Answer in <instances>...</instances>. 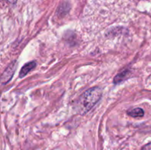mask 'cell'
<instances>
[{"instance_id": "obj_1", "label": "cell", "mask_w": 151, "mask_h": 150, "mask_svg": "<svg viewBox=\"0 0 151 150\" xmlns=\"http://www.w3.org/2000/svg\"><path fill=\"white\" fill-rule=\"evenodd\" d=\"M102 94V89L99 87H94L85 91L80 96L75 105L77 113L84 115L89 111L100 101Z\"/></svg>"}, {"instance_id": "obj_2", "label": "cell", "mask_w": 151, "mask_h": 150, "mask_svg": "<svg viewBox=\"0 0 151 150\" xmlns=\"http://www.w3.org/2000/svg\"><path fill=\"white\" fill-rule=\"evenodd\" d=\"M16 67H17V62L16 60H13V62L8 65L7 68L4 69L1 76V81L2 84H7L13 77L15 73Z\"/></svg>"}, {"instance_id": "obj_3", "label": "cell", "mask_w": 151, "mask_h": 150, "mask_svg": "<svg viewBox=\"0 0 151 150\" xmlns=\"http://www.w3.org/2000/svg\"><path fill=\"white\" fill-rule=\"evenodd\" d=\"M35 66H36V62L35 61H31L29 62V63H27L21 69L20 72H19V77L22 78L26 76Z\"/></svg>"}, {"instance_id": "obj_4", "label": "cell", "mask_w": 151, "mask_h": 150, "mask_svg": "<svg viewBox=\"0 0 151 150\" xmlns=\"http://www.w3.org/2000/svg\"><path fill=\"white\" fill-rule=\"evenodd\" d=\"M130 75V71L128 70H125L123 71H122L121 73L118 74L116 76L114 77V84H118V83H120L121 82L125 80V79L129 76Z\"/></svg>"}, {"instance_id": "obj_5", "label": "cell", "mask_w": 151, "mask_h": 150, "mask_svg": "<svg viewBox=\"0 0 151 150\" xmlns=\"http://www.w3.org/2000/svg\"><path fill=\"white\" fill-rule=\"evenodd\" d=\"M127 113L128 116H131V117H142L145 115L144 110L140 107H137L131 110H128Z\"/></svg>"}, {"instance_id": "obj_6", "label": "cell", "mask_w": 151, "mask_h": 150, "mask_svg": "<svg viewBox=\"0 0 151 150\" xmlns=\"http://www.w3.org/2000/svg\"><path fill=\"white\" fill-rule=\"evenodd\" d=\"M142 150H151V143L143 147Z\"/></svg>"}, {"instance_id": "obj_7", "label": "cell", "mask_w": 151, "mask_h": 150, "mask_svg": "<svg viewBox=\"0 0 151 150\" xmlns=\"http://www.w3.org/2000/svg\"><path fill=\"white\" fill-rule=\"evenodd\" d=\"M5 1H7V2H9V3H11V4H15L17 0H5Z\"/></svg>"}]
</instances>
